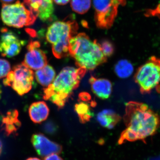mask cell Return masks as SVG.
Here are the masks:
<instances>
[{"label":"cell","instance_id":"cell-30","mask_svg":"<svg viewBox=\"0 0 160 160\" xmlns=\"http://www.w3.org/2000/svg\"><path fill=\"white\" fill-rule=\"evenodd\" d=\"M3 149V144L2 142L0 140V155L2 154V151Z\"/></svg>","mask_w":160,"mask_h":160},{"label":"cell","instance_id":"cell-9","mask_svg":"<svg viewBox=\"0 0 160 160\" xmlns=\"http://www.w3.org/2000/svg\"><path fill=\"white\" fill-rule=\"evenodd\" d=\"M0 39V53L2 56L14 57L20 53L25 42L20 40L14 32L3 29Z\"/></svg>","mask_w":160,"mask_h":160},{"label":"cell","instance_id":"cell-18","mask_svg":"<svg viewBox=\"0 0 160 160\" xmlns=\"http://www.w3.org/2000/svg\"><path fill=\"white\" fill-rule=\"evenodd\" d=\"M114 71L119 77L126 78L132 74L133 67L129 61L122 60L118 62L115 66Z\"/></svg>","mask_w":160,"mask_h":160},{"label":"cell","instance_id":"cell-14","mask_svg":"<svg viewBox=\"0 0 160 160\" xmlns=\"http://www.w3.org/2000/svg\"><path fill=\"white\" fill-rule=\"evenodd\" d=\"M49 109L47 104L43 101L32 103L29 109V116L33 122L40 123L47 119Z\"/></svg>","mask_w":160,"mask_h":160},{"label":"cell","instance_id":"cell-1","mask_svg":"<svg viewBox=\"0 0 160 160\" xmlns=\"http://www.w3.org/2000/svg\"><path fill=\"white\" fill-rule=\"evenodd\" d=\"M124 121L126 129L121 133L118 143L144 141L156 133L160 126L159 116L146 104L130 101L126 105Z\"/></svg>","mask_w":160,"mask_h":160},{"label":"cell","instance_id":"cell-33","mask_svg":"<svg viewBox=\"0 0 160 160\" xmlns=\"http://www.w3.org/2000/svg\"><path fill=\"white\" fill-rule=\"evenodd\" d=\"M2 89H1V86H0V99H1V95H2Z\"/></svg>","mask_w":160,"mask_h":160},{"label":"cell","instance_id":"cell-20","mask_svg":"<svg viewBox=\"0 0 160 160\" xmlns=\"http://www.w3.org/2000/svg\"><path fill=\"white\" fill-rule=\"evenodd\" d=\"M69 41H61L52 45V52L58 59L68 56L69 54Z\"/></svg>","mask_w":160,"mask_h":160},{"label":"cell","instance_id":"cell-4","mask_svg":"<svg viewBox=\"0 0 160 160\" xmlns=\"http://www.w3.org/2000/svg\"><path fill=\"white\" fill-rule=\"evenodd\" d=\"M1 17L5 25L16 28L32 25L38 17L24 3L19 1L13 4H3Z\"/></svg>","mask_w":160,"mask_h":160},{"label":"cell","instance_id":"cell-24","mask_svg":"<svg viewBox=\"0 0 160 160\" xmlns=\"http://www.w3.org/2000/svg\"><path fill=\"white\" fill-rule=\"evenodd\" d=\"M11 69L10 64L8 61L0 59V79L6 77Z\"/></svg>","mask_w":160,"mask_h":160},{"label":"cell","instance_id":"cell-6","mask_svg":"<svg viewBox=\"0 0 160 160\" xmlns=\"http://www.w3.org/2000/svg\"><path fill=\"white\" fill-rule=\"evenodd\" d=\"M33 71L23 62L13 66L9 72L3 84L11 87L20 96L28 93L32 89L34 79Z\"/></svg>","mask_w":160,"mask_h":160},{"label":"cell","instance_id":"cell-5","mask_svg":"<svg viewBox=\"0 0 160 160\" xmlns=\"http://www.w3.org/2000/svg\"><path fill=\"white\" fill-rule=\"evenodd\" d=\"M134 79L142 94L149 93L160 82V60L151 57L138 69Z\"/></svg>","mask_w":160,"mask_h":160},{"label":"cell","instance_id":"cell-7","mask_svg":"<svg viewBox=\"0 0 160 160\" xmlns=\"http://www.w3.org/2000/svg\"><path fill=\"white\" fill-rule=\"evenodd\" d=\"M126 3V0H93L98 27L103 29L110 28L117 16L119 7Z\"/></svg>","mask_w":160,"mask_h":160},{"label":"cell","instance_id":"cell-16","mask_svg":"<svg viewBox=\"0 0 160 160\" xmlns=\"http://www.w3.org/2000/svg\"><path fill=\"white\" fill-rule=\"evenodd\" d=\"M121 119L118 114L110 109L103 110L97 116L98 122L103 127L108 129L113 128Z\"/></svg>","mask_w":160,"mask_h":160},{"label":"cell","instance_id":"cell-13","mask_svg":"<svg viewBox=\"0 0 160 160\" xmlns=\"http://www.w3.org/2000/svg\"><path fill=\"white\" fill-rule=\"evenodd\" d=\"M89 82L92 92L98 97L102 99H106L110 97L112 90V85L109 80L97 78L92 76Z\"/></svg>","mask_w":160,"mask_h":160},{"label":"cell","instance_id":"cell-2","mask_svg":"<svg viewBox=\"0 0 160 160\" xmlns=\"http://www.w3.org/2000/svg\"><path fill=\"white\" fill-rule=\"evenodd\" d=\"M87 69L80 67L63 68L52 82L44 89L43 98L51 101L59 108H62L78 87Z\"/></svg>","mask_w":160,"mask_h":160},{"label":"cell","instance_id":"cell-10","mask_svg":"<svg viewBox=\"0 0 160 160\" xmlns=\"http://www.w3.org/2000/svg\"><path fill=\"white\" fill-rule=\"evenodd\" d=\"M40 47L38 41H30L26 47L27 52L23 63L30 69L38 70L47 65V56Z\"/></svg>","mask_w":160,"mask_h":160},{"label":"cell","instance_id":"cell-17","mask_svg":"<svg viewBox=\"0 0 160 160\" xmlns=\"http://www.w3.org/2000/svg\"><path fill=\"white\" fill-rule=\"evenodd\" d=\"M54 11L52 0H42L38 10L37 16L42 22H47L52 18Z\"/></svg>","mask_w":160,"mask_h":160},{"label":"cell","instance_id":"cell-31","mask_svg":"<svg viewBox=\"0 0 160 160\" xmlns=\"http://www.w3.org/2000/svg\"><path fill=\"white\" fill-rule=\"evenodd\" d=\"M149 160H160V155L155 157L150 158Z\"/></svg>","mask_w":160,"mask_h":160},{"label":"cell","instance_id":"cell-21","mask_svg":"<svg viewBox=\"0 0 160 160\" xmlns=\"http://www.w3.org/2000/svg\"><path fill=\"white\" fill-rule=\"evenodd\" d=\"M70 1L72 9L79 14H84L91 7V0H70Z\"/></svg>","mask_w":160,"mask_h":160},{"label":"cell","instance_id":"cell-27","mask_svg":"<svg viewBox=\"0 0 160 160\" xmlns=\"http://www.w3.org/2000/svg\"><path fill=\"white\" fill-rule=\"evenodd\" d=\"M44 160H63L57 153H53L47 156L44 158Z\"/></svg>","mask_w":160,"mask_h":160},{"label":"cell","instance_id":"cell-34","mask_svg":"<svg viewBox=\"0 0 160 160\" xmlns=\"http://www.w3.org/2000/svg\"><path fill=\"white\" fill-rule=\"evenodd\" d=\"M157 90H158V91L159 92H160V86H159V87H158H158H157Z\"/></svg>","mask_w":160,"mask_h":160},{"label":"cell","instance_id":"cell-25","mask_svg":"<svg viewBox=\"0 0 160 160\" xmlns=\"http://www.w3.org/2000/svg\"><path fill=\"white\" fill-rule=\"evenodd\" d=\"M146 14L148 15L149 16H157L160 18V3L154 9H151L147 11Z\"/></svg>","mask_w":160,"mask_h":160},{"label":"cell","instance_id":"cell-29","mask_svg":"<svg viewBox=\"0 0 160 160\" xmlns=\"http://www.w3.org/2000/svg\"><path fill=\"white\" fill-rule=\"evenodd\" d=\"M14 1V0H0V1L2 2L3 4H9Z\"/></svg>","mask_w":160,"mask_h":160},{"label":"cell","instance_id":"cell-19","mask_svg":"<svg viewBox=\"0 0 160 160\" xmlns=\"http://www.w3.org/2000/svg\"><path fill=\"white\" fill-rule=\"evenodd\" d=\"M75 109L82 123L88 122L92 116L90 106L87 103L80 102L77 104L75 106Z\"/></svg>","mask_w":160,"mask_h":160},{"label":"cell","instance_id":"cell-3","mask_svg":"<svg viewBox=\"0 0 160 160\" xmlns=\"http://www.w3.org/2000/svg\"><path fill=\"white\" fill-rule=\"evenodd\" d=\"M69 54L75 60L78 67L89 70L95 69L107 60L99 43L84 33L73 36L69 40Z\"/></svg>","mask_w":160,"mask_h":160},{"label":"cell","instance_id":"cell-26","mask_svg":"<svg viewBox=\"0 0 160 160\" xmlns=\"http://www.w3.org/2000/svg\"><path fill=\"white\" fill-rule=\"evenodd\" d=\"M43 128H44V130L48 133H51L54 131V127H53V125L50 122L46 123L44 125Z\"/></svg>","mask_w":160,"mask_h":160},{"label":"cell","instance_id":"cell-11","mask_svg":"<svg viewBox=\"0 0 160 160\" xmlns=\"http://www.w3.org/2000/svg\"><path fill=\"white\" fill-rule=\"evenodd\" d=\"M31 142L40 156L46 157L53 153L58 154L61 153L62 149L60 145L52 142L41 133L32 135Z\"/></svg>","mask_w":160,"mask_h":160},{"label":"cell","instance_id":"cell-12","mask_svg":"<svg viewBox=\"0 0 160 160\" xmlns=\"http://www.w3.org/2000/svg\"><path fill=\"white\" fill-rule=\"evenodd\" d=\"M18 112L13 110L7 112L2 120V129L7 136L15 135L21 126L18 119Z\"/></svg>","mask_w":160,"mask_h":160},{"label":"cell","instance_id":"cell-15","mask_svg":"<svg viewBox=\"0 0 160 160\" xmlns=\"http://www.w3.org/2000/svg\"><path fill=\"white\" fill-rule=\"evenodd\" d=\"M34 75L39 84L44 87H47L54 80L56 72L52 66L47 65L36 72Z\"/></svg>","mask_w":160,"mask_h":160},{"label":"cell","instance_id":"cell-28","mask_svg":"<svg viewBox=\"0 0 160 160\" xmlns=\"http://www.w3.org/2000/svg\"><path fill=\"white\" fill-rule=\"evenodd\" d=\"M53 2L59 5H65L69 3L70 0H52Z\"/></svg>","mask_w":160,"mask_h":160},{"label":"cell","instance_id":"cell-32","mask_svg":"<svg viewBox=\"0 0 160 160\" xmlns=\"http://www.w3.org/2000/svg\"><path fill=\"white\" fill-rule=\"evenodd\" d=\"M26 160H41L40 159L38 158H28Z\"/></svg>","mask_w":160,"mask_h":160},{"label":"cell","instance_id":"cell-8","mask_svg":"<svg viewBox=\"0 0 160 160\" xmlns=\"http://www.w3.org/2000/svg\"><path fill=\"white\" fill-rule=\"evenodd\" d=\"M78 29L77 24L75 21H57L48 27L46 40L52 45L61 41H69Z\"/></svg>","mask_w":160,"mask_h":160},{"label":"cell","instance_id":"cell-22","mask_svg":"<svg viewBox=\"0 0 160 160\" xmlns=\"http://www.w3.org/2000/svg\"><path fill=\"white\" fill-rule=\"evenodd\" d=\"M99 45L103 54L106 58L109 57L113 54L114 51V46L111 42L108 40H104L99 43Z\"/></svg>","mask_w":160,"mask_h":160},{"label":"cell","instance_id":"cell-23","mask_svg":"<svg viewBox=\"0 0 160 160\" xmlns=\"http://www.w3.org/2000/svg\"><path fill=\"white\" fill-rule=\"evenodd\" d=\"M42 1V0H24V3L32 12L37 16L38 10Z\"/></svg>","mask_w":160,"mask_h":160}]
</instances>
